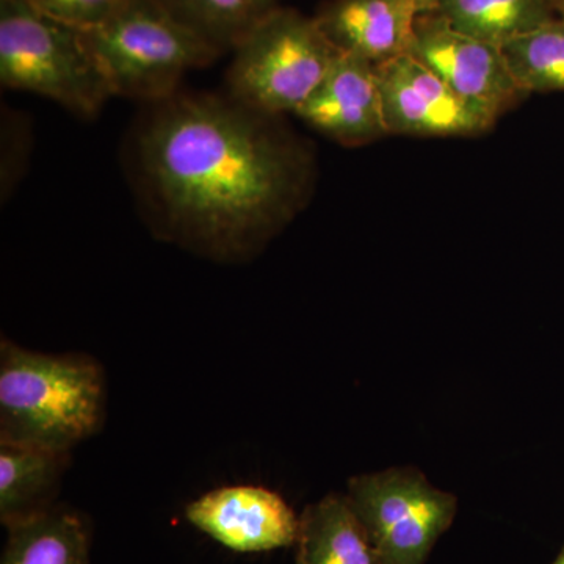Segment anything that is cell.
Instances as JSON below:
<instances>
[{"label":"cell","mask_w":564,"mask_h":564,"mask_svg":"<svg viewBox=\"0 0 564 564\" xmlns=\"http://www.w3.org/2000/svg\"><path fill=\"white\" fill-rule=\"evenodd\" d=\"M276 120L228 95L177 91L151 104L135 173L159 232L232 261L280 231L306 196L311 161Z\"/></svg>","instance_id":"1"},{"label":"cell","mask_w":564,"mask_h":564,"mask_svg":"<svg viewBox=\"0 0 564 564\" xmlns=\"http://www.w3.org/2000/svg\"><path fill=\"white\" fill-rule=\"evenodd\" d=\"M106 377L88 355L0 340V443L70 452L101 430Z\"/></svg>","instance_id":"2"},{"label":"cell","mask_w":564,"mask_h":564,"mask_svg":"<svg viewBox=\"0 0 564 564\" xmlns=\"http://www.w3.org/2000/svg\"><path fill=\"white\" fill-rule=\"evenodd\" d=\"M82 35L111 95L150 104L172 98L188 70L221 55L155 0H126Z\"/></svg>","instance_id":"3"},{"label":"cell","mask_w":564,"mask_h":564,"mask_svg":"<svg viewBox=\"0 0 564 564\" xmlns=\"http://www.w3.org/2000/svg\"><path fill=\"white\" fill-rule=\"evenodd\" d=\"M0 82L82 118H95L113 98L80 29L41 13L29 0H0Z\"/></svg>","instance_id":"4"},{"label":"cell","mask_w":564,"mask_h":564,"mask_svg":"<svg viewBox=\"0 0 564 564\" xmlns=\"http://www.w3.org/2000/svg\"><path fill=\"white\" fill-rule=\"evenodd\" d=\"M231 52L226 95L270 117L296 113L339 54L314 18L280 6L265 14Z\"/></svg>","instance_id":"5"},{"label":"cell","mask_w":564,"mask_h":564,"mask_svg":"<svg viewBox=\"0 0 564 564\" xmlns=\"http://www.w3.org/2000/svg\"><path fill=\"white\" fill-rule=\"evenodd\" d=\"M345 496L383 564H425L458 513L455 494L413 466L356 475Z\"/></svg>","instance_id":"6"},{"label":"cell","mask_w":564,"mask_h":564,"mask_svg":"<svg viewBox=\"0 0 564 564\" xmlns=\"http://www.w3.org/2000/svg\"><path fill=\"white\" fill-rule=\"evenodd\" d=\"M410 54L470 106L499 118L525 98L497 44L456 31L440 14L415 20Z\"/></svg>","instance_id":"7"},{"label":"cell","mask_w":564,"mask_h":564,"mask_svg":"<svg viewBox=\"0 0 564 564\" xmlns=\"http://www.w3.org/2000/svg\"><path fill=\"white\" fill-rule=\"evenodd\" d=\"M389 133L466 137L489 131L496 118L464 101L414 55L375 65Z\"/></svg>","instance_id":"8"},{"label":"cell","mask_w":564,"mask_h":564,"mask_svg":"<svg viewBox=\"0 0 564 564\" xmlns=\"http://www.w3.org/2000/svg\"><path fill=\"white\" fill-rule=\"evenodd\" d=\"M199 532L239 554H259L296 543L300 516L284 499L262 486H225L185 508Z\"/></svg>","instance_id":"9"},{"label":"cell","mask_w":564,"mask_h":564,"mask_svg":"<svg viewBox=\"0 0 564 564\" xmlns=\"http://www.w3.org/2000/svg\"><path fill=\"white\" fill-rule=\"evenodd\" d=\"M295 115L344 147H362L389 135L375 65L344 52Z\"/></svg>","instance_id":"10"},{"label":"cell","mask_w":564,"mask_h":564,"mask_svg":"<svg viewBox=\"0 0 564 564\" xmlns=\"http://www.w3.org/2000/svg\"><path fill=\"white\" fill-rule=\"evenodd\" d=\"M314 20L334 50L378 65L410 52L417 13L403 0H329Z\"/></svg>","instance_id":"11"},{"label":"cell","mask_w":564,"mask_h":564,"mask_svg":"<svg viewBox=\"0 0 564 564\" xmlns=\"http://www.w3.org/2000/svg\"><path fill=\"white\" fill-rule=\"evenodd\" d=\"M70 452L0 443V521H31L55 507Z\"/></svg>","instance_id":"12"},{"label":"cell","mask_w":564,"mask_h":564,"mask_svg":"<svg viewBox=\"0 0 564 564\" xmlns=\"http://www.w3.org/2000/svg\"><path fill=\"white\" fill-rule=\"evenodd\" d=\"M295 544L293 564H383L345 494L304 507Z\"/></svg>","instance_id":"13"},{"label":"cell","mask_w":564,"mask_h":564,"mask_svg":"<svg viewBox=\"0 0 564 564\" xmlns=\"http://www.w3.org/2000/svg\"><path fill=\"white\" fill-rule=\"evenodd\" d=\"M7 532L0 564H90V529L69 508L55 505Z\"/></svg>","instance_id":"14"},{"label":"cell","mask_w":564,"mask_h":564,"mask_svg":"<svg viewBox=\"0 0 564 564\" xmlns=\"http://www.w3.org/2000/svg\"><path fill=\"white\" fill-rule=\"evenodd\" d=\"M434 13L456 31L497 46L562 18L555 0H441Z\"/></svg>","instance_id":"15"},{"label":"cell","mask_w":564,"mask_h":564,"mask_svg":"<svg viewBox=\"0 0 564 564\" xmlns=\"http://www.w3.org/2000/svg\"><path fill=\"white\" fill-rule=\"evenodd\" d=\"M182 24L225 54L276 9V0H155Z\"/></svg>","instance_id":"16"},{"label":"cell","mask_w":564,"mask_h":564,"mask_svg":"<svg viewBox=\"0 0 564 564\" xmlns=\"http://www.w3.org/2000/svg\"><path fill=\"white\" fill-rule=\"evenodd\" d=\"M516 84L527 96L564 91V21L562 18L500 46Z\"/></svg>","instance_id":"17"},{"label":"cell","mask_w":564,"mask_h":564,"mask_svg":"<svg viewBox=\"0 0 564 564\" xmlns=\"http://www.w3.org/2000/svg\"><path fill=\"white\" fill-rule=\"evenodd\" d=\"M32 152V126L18 110L2 111V159H0V193L2 202L10 198L25 174Z\"/></svg>","instance_id":"18"},{"label":"cell","mask_w":564,"mask_h":564,"mask_svg":"<svg viewBox=\"0 0 564 564\" xmlns=\"http://www.w3.org/2000/svg\"><path fill=\"white\" fill-rule=\"evenodd\" d=\"M36 10L70 28H95L110 18L126 0H29Z\"/></svg>","instance_id":"19"},{"label":"cell","mask_w":564,"mask_h":564,"mask_svg":"<svg viewBox=\"0 0 564 564\" xmlns=\"http://www.w3.org/2000/svg\"><path fill=\"white\" fill-rule=\"evenodd\" d=\"M403 2H406L417 13V17H421V14L434 13L440 7L441 0H403Z\"/></svg>","instance_id":"20"},{"label":"cell","mask_w":564,"mask_h":564,"mask_svg":"<svg viewBox=\"0 0 564 564\" xmlns=\"http://www.w3.org/2000/svg\"><path fill=\"white\" fill-rule=\"evenodd\" d=\"M552 564H564V544L562 547V551L558 552V555H556V558L554 560V563Z\"/></svg>","instance_id":"21"},{"label":"cell","mask_w":564,"mask_h":564,"mask_svg":"<svg viewBox=\"0 0 564 564\" xmlns=\"http://www.w3.org/2000/svg\"><path fill=\"white\" fill-rule=\"evenodd\" d=\"M556 7H558L560 17H562V20L564 21V0H558V2H556Z\"/></svg>","instance_id":"22"},{"label":"cell","mask_w":564,"mask_h":564,"mask_svg":"<svg viewBox=\"0 0 564 564\" xmlns=\"http://www.w3.org/2000/svg\"><path fill=\"white\" fill-rule=\"evenodd\" d=\"M556 2H558V0H556Z\"/></svg>","instance_id":"23"}]
</instances>
